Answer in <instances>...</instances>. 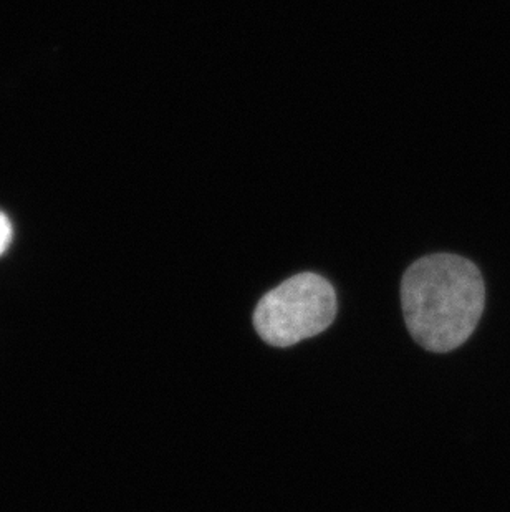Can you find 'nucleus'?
I'll return each mask as SVG.
<instances>
[{"label":"nucleus","instance_id":"obj_2","mask_svg":"<svg viewBox=\"0 0 510 512\" xmlns=\"http://www.w3.org/2000/svg\"><path fill=\"white\" fill-rule=\"evenodd\" d=\"M337 315V294L325 277L304 272L290 277L260 299L254 325L272 347H292L322 334Z\"/></svg>","mask_w":510,"mask_h":512},{"label":"nucleus","instance_id":"obj_3","mask_svg":"<svg viewBox=\"0 0 510 512\" xmlns=\"http://www.w3.org/2000/svg\"><path fill=\"white\" fill-rule=\"evenodd\" d=\"M10 237H12V228H10L9 219L4 213H0V254L9 246Z\"/></svg>","mask_w":510,"mask_h":512},{"label":"nucleus","instance_id":"obj_1","mask_svg":"<svg viewBox=\"0 0 510 512\" xmlns=\"http://www.w3.org/2000/svg\"><path fill=\"white\" fill-rule=\"evenodd\" d=\"M401 304L414 342L429 352L461 347L476 330L486 287L471 261L456 254L421 257L401 281Z\"/></svg>","mask_w":510,"mask_h":512}]
</instances>
